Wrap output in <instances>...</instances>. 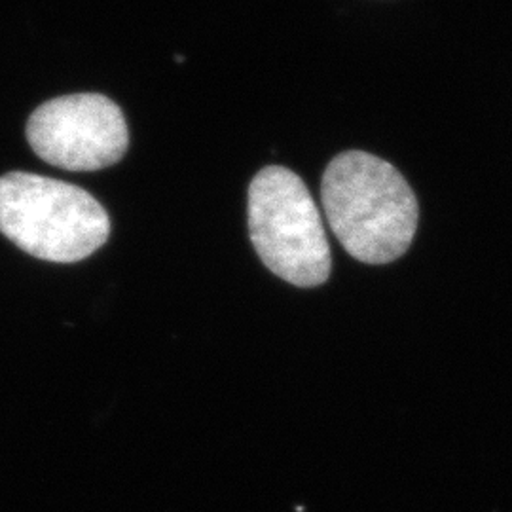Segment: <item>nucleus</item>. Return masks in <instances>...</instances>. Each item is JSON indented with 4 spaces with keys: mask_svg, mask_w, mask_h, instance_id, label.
Returning a JSON list of instances; mask_svg holds the SVG:
<instances>
[{
    "mask_svg": "<svg viewBox=\"0 0 512 512\" xmlns=\"http://www.w3.org/2000/svg\"><path fill=\"white\" fill-rule=\"evenodd\" d=\"M0 232L27 255L73 264L107 243L110 219L84 188L14 171L0 177Z\"/></svg>",
    "mask_w": 512,
    "mask_h": 512,
    "instance_id": "f03ea898",
    "label": "nucleus"
},
{
    "mask_svg": "<svg viewBox=\"0 0 512 512\" xmlns=\"http://www.w3.org/2000/svg\"><path fill=\"white\" fill-rule=\"evenodd\" d=\"M27 141L46 164L99 171L128 152V124L109 97L76 93L40 105L27 122Z\"/></svg>",
    "mask_w": 512,
    "mask_h": 512,
    "instance_id": "20e7f679",
    "label": "nucleus"
},
{
    "mask_svg": "<svg viewBox=\"0 0 512 512\" xmlns=\"http://www.w3.org/2000/svg\"><path fill=\"white\" fill-rule=\"evenodd\" d=\"M249 234L256 255L283 281L319 287L330 275V247L308 186L291 169L270 165L249 186Z\"/></svg>",
    "mask_w": 512,
    "mask_h": 512,
    "instance_id": "7ed1b4c3",
    "label": "nucleus"
},
{
    "mask_svg": "<svg viewBox=\"0 0 512 512\" xmlns=\"http://www.w3.org/2000/svg\"><path fill=\"white\" fill-rule=\"evenodd\" d=\"M321 198L334 236L359 262L389 264L410 249L418 200L389 162L361 150L336 156L323 175Z\"/></svg>",
    "mask_w": 512,
    "mask_h": 512,
    "instance_id": "f257e3e1",
    "label": "nucleus"
}]
</instances>
